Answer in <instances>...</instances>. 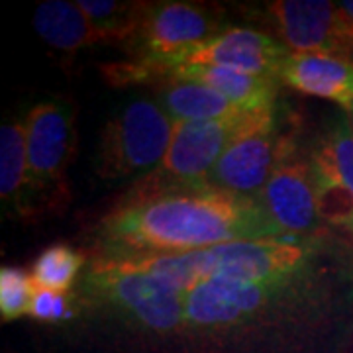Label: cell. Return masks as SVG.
Listing matches in <instances>:
<instances>
[{"label": "cell", "mask_w": 353, "mask_h": 353, "mask_svg": "<svg viewBox=\"0 0 353 353\" xmlns=\"http://www.w3.org/2000/svg\"><path fill=\"white\" fill-rule=\"evenodd\" d=\"M283 238L257 199L206 183L132 189L102 216L99 257H136L206 250L241 240Z\"/></svg>", "instance_id": "6da1fadb"}, {"label": "cell", "mask_w": 353, "mask_h": 353, "mask_svg": "<svg viewBox=\"0 0 353 353\" xmlns=\"http://www.w3.org/2000/svg\"><path fill=\"white\" fill-rule=\"evenodd\" d=\"M314 238H265L222 243L206 250L136 257H101L150 273L187 292L202 281L230 279L243 283H277L304 279L318 252Z\"/></svg>", "instance_id": "7a4b0ae2"}, {"label": "cell", "mask_w": 353, "mask_h": 353, "mask_svg": "<svg viewBox=\"0 0 353 353\" xmlns=\"http://www.w3.org/2000/svg\"><path fill=\"white\" fill-rule=\"evenodd\" d=\"M94 303L112 308L134 328L157 338L185 330V294L163 279L97 257L81 281Z\"/></svg>", "instance_id": "3957f363"}, {"label": "cell", "mask_w": 353, "mask_h": 353, "mask_svg": "<svg viewBox=\"0 0 353 353\" xmlns=\"http://www.w3.org/2000/svg\"><path fill=\"white\" fill-rule=\"evenodd\" d=\"M275 124V108L241 112L220 120L175 122L163 163L141 176L134 189L153 190L204 183L220 157L240 139Z\"/></svg>", "instance_id": "277c9868"}, {"label": "cell", "mask_w": 353, "mask_h": 353, "mask_svg": "<svg viewBox=\"0 0 353 353\" xmlns=\"http://www.w3.org/2000/svg\"><path fill=\"white\" fill-rule=\"evenodd\" d=\"M175 122L150 99H138L120 108L102 128L94 169L104 181L150 175L163 163Z\"/></svg>", "instance_id": "5b68a950"}, {"label": "cell", "mask_w": 353, "mask_h": 353, "mask_svg": "<svg viewBox=\"0 0 353 353\" xmlns=\"http://www.w3.org/2000/svg\"><path fill=\"white\" fill-rule=\"evenodd\" d=\"M26 150L32 212H38L39 204L55 208L67 201V171L77 152L73 102L50 99L32 106L26 114Z\"/></svg>", "instance_id": "8992f818"}, {"label": "cell", "mask_w": 353, "mask_h": 353, "mask_svg": "<svg viewBox=\"0 0 353 353\" xmlns=\"http://www.w3.org/2000/svg\"><path fill=\"white\" fill-rule=\"evenodd\" d=\"M303 279L277 283H243L230 279L202 281L185 294V328L230 332L257 322L289 299Z\"/></svg>", "instance_id": "52a82bcc"}, {"label": "cell", "mask_w": 353, "mask_h": 353, "mask_svg": "<svg viewBox=\"0 0 353 353\" xmlns=\"http://www.w3.org/2000/svg\"><path fill=\"white\" fill-rule=\"evenodd\" d=\"M294 155V139L277 126L259 130L228 150L206 176V185L248 199L261 196L281 165Z\"/></svg>", "instance_id": "ba28073f"}, {"label": "cell", "mask_w": 353, "mask_h": 353, "mask_svg": "<svg viewBox=\"0 0 353 353\" xmlns=\"http://www.w3.org/2000/svg\"><path fill=\"white\" fill-rule=\"evenodd\" d=\"M265 10L275 28V39L289 53H332L352 59L336 2L277 0L269 2Z\"/></svg>", "instance_id": "9c48e42d"}, {"label": "cell", "mask_w": 353, "mask_h": 353, "mask_svg": "<svg viewBox=\"0 0 353 353\" xmlns=\"http://www.w3.org/2000/svg\"><path fill=\"white\" fill-rule=\"evenodd\" d=\"M259 202L283 238H312L320 230L310 159H287L265 185Z\"/></svg>", "instance_id": "30bf717a"}, {"label": "cell", "mask_w": 353, "mask_h": 353, "mask_svg": "<svg viewBox=\"0 0 353 353\" xmlns=\"http://www.w3.org/2000/svg\"><path fill=\"white\" fill-rule=\"evenodd\" d=\"M289 55L287 48L271 34L253 28H226L210 41L181 57L175 67L208 65L279 79L281 67Z\"/></svg>", "instance_id": "8fae6325"}, {"label": "cell", "mask_w": 353, "mask_h": 353, "mask_svg": "<svg viewBox=\"0 0 353 353\" xmlns=\"http://www.w3.org/2000/svg\"><path fill=\"white\" fill-rule=\"evenodd\" d=\"M279 83L294 90L338 102L350 108L353 104V61L332 53H290L281 67Z\"/></svg>", "instance_id": "7c38bea8"}, {"label": "cell", "mask_w": 353, "mask_h": 353, "mask_svg": "<svg viewBox=\"0 0 353 353\" xmlns=\"http://www.w3.org/2000/svg\"><path fill=\"white\" fill-rule=\"evenodd\" d=\"M169 79L201 83L204 87L220 92L234 106L245 112L275 108L279 79L252 75V73L222 69V67H208V65H181L169 71L165 81Z\"/></svg>", "instance_id": "4fadbf2b"}, {"label": "cell", "mask_w": 353, "mask_h": 353, "mask_svg": "<svg viewBox=\"0 0 353 353\" xmlns=\"http://www.w3.org/2000/svg\"><path fill=\"white\" fill-rule=\"evenodd\" d=\"M34 28L48 46L63 53H77L90 46L104 43L87 14L77 2L69 0H46L38 4L34 12Z\"/></svg>", "instance_id": "5bb4252c"}, {"label": "cell", "mask_w": 353, "mask_h": 353, "mask_svg": "<svg viewBox=\"0 0 353 353\" xmlns=\"http://www.w3.org/2000/svg\"><path fill=\"white\" fill-rule=\"evenodd\" d=\"M0 199L8 212L32 214L26 118L8 120L0 128Z\"/></svg>", "instance_id": "9a60e30c"}, {"label": "cell", "mask_w": 353, "mask_h": 353, "mask_svg": "<svg viewBox=\"0 0 353 353\" xmlns=\"http://www.w3.org/2000/svg\"><path fill=\"white\" fill-rule=\"evenodd\" d=\"M157 97H159L157 102L173 118V122L220 120V118H230L245 112L234 106L220 92L192 81H176V79L163 81L159 83Z\"/></svg>", "instance_id": "2e32d148"}, {"label": "cell", "mask_w": 353, "mask_h": 353, "mask_svg": "<svg viewBox=\"0 0 353 353\" xmlns=\"http://www.w3.org/2000/svg\"><path fill=\"white\" fill-rule=\"evenodd\" d=\"M79 8L101 34L102 41L128 43L138 34L150 2H116V0H77Z\"/></svg>", "instance_id": "e0dca14e"}, {"label": "cell", "mask_w": 353, "mask_h": 353, "mask_svg": "<svg viewBox=\"0 0 353 353\" xmlns=\"http://www.w3.org/2000/svg\"><path fill=\"white\" fill-rule=\"evenodd\" d=\"M87 263V257L71 245L55 243L39 253L32 267V281L38 289L69 292L79 273Z\"/></svg>", "instance_id": "ac0fdd59"}, {"label": "cell", "mask_w": 353, "mask_h": 353, "mask_svg": "<svg viewBox=\"0 0 353 353\" xmlns=\"http://www.w3.org/2000/svg\"><path fill=\"white\" fill-rule=\"evenodd\" d=\"M310 163L338 176L353 192V128L347 118L334 122L310 152Z\"/></svg>", "instance_id": "d6986e66"}, {"label": "cell", "mask_w": 353, "mask_h": 353, "mask_svg": "<svg viewBox=\"0 0 353 353\" xmlns=\"http://www.w3.org/2000/svg\"><path fill=\"white\" fill-rule=\"evenodd\" d=\"M36 285L32 275L20 267H2L0 269V316L2 322H14L28 316L30 303Z\"/></svg>", "instance_id": "ffe728a7"}, {"label": "cell", "mask_w": 353, "mask_h": 353, "mask_svg": "<svg viewBox=\"0 0 353 353\" xmlns=\"http://www.w3.org/2000/svg\"><path fill=\"white\" fill-rule=\"evenodd\" d=\"M73 306H75L73 296L69 292H55V290L36 287L28 316L38 322H43V324H55V322L71 320L75 316Z\"/></svg>", "instance_id": "44dd1931"}, {"label": "cell", "mask_w": 353, "mask_h": 353, "mask_svg": "<svg viewBox=\"0 0 353 353\" xmlns=\"http://www.w3.org/2000/svg\"><path fill=\"white\" fill-rule=\"evenodd\" d=\"M336 6H338L341 32H343V36H345L347 46H350V53H352V59H353V0L336 2Z\"/></svg>", "instance_id": "7402d4cb"}, {"label": "cell", "mask_w": 353, "mask_h": 353, "mask_svg": "<svg viewBox=\"0 0 353 353\" xmlns=\"http://www.w3.org/2000/svg\"><path fill=\"white\" fill-rule=\"evenodd\" d=\"M345 110H347V116H350L347 120H350V124H352V128H353V104L350 106V108H345Z\"/></svg>", "instance_id": "603a6c76"}]
</instances>
